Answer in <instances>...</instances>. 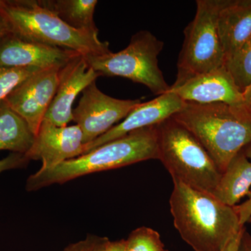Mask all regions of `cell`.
Returning a JSON list of instances; mask_svg holds the SVG:
<instances>
[{"instance_id": "6da1fadb", "label": "cell", "mask_w": 251, "mask_h": 251, "mask_svg": "<svg viewBox=\"0 0 251 251\" xmlns=\"http://www.w3.org/2000/svg\"><path fill=\"white\" fill-rule=\"evenodd\" d=\"M170 198L173 224L195 251H222L244 226L234 206L226 205L209 193L173 179Z\"/></svg>"}, {"instance_id": "7a4b0ae2", "label": "cell", "mask_w": 251, "mask_h": 251, "mask_svg": "<svg viewBox=\"0 0 251 251\" xmlns=\"http://www.w3.org/2000/svg\"><path fill=\"white\" fill-rule=\"evenodd\" d=\"M158 160L157 125L130 132L49 169L39 170L26 183L27 191L64 184L86 175L116 169L148 160Z\"/></svg>"}, {"instance_id": "3957f363", "label": "cell", "mask_w": 251, "mask_h": 251, "mask_svg": "<svg viewBox=\"0 0 251 251\" xmlns=\"http://www.w3.org/2000/svg\"><path fill=\"white\" fill-rule=\"evenodd\" d=\"M172 117L199 140L221 173L251 144V110L246 106L186 102Z\"/></svg>"}, {"instance_id": "277c9868", "label": "cell", "mask_w": 251, "mask_h": 251, "mask_svg": "<svg viewBox=\"0 0 251 251\" xmlns=\"http://www.w3.org/2000/svg\"><path fill=\"white\" fill-rule=\"evenodd\" d=\"M11 32L20 37L59 49L71 50L83 56L110 52L108 41L98 34L71 27L57 14L41 4L40 0L8 1L1 9Z\"/></svg>"}, {"instance_id": "5b68a950", "label": "cell", "mask_w": 251, "mask_h": 251, "mask_svg": "<svg viewBox=\"0 0 251 251\" xmlns=\"http://www.w3.org/2000/svg\"><path fill=\"white\" fill-rule=\"evenodd\" d=\"M157 129L158 160L172 179L214 195L222 173L199 140L173 117Z\"/></svg>"}, {"instance_id": "8992f818", "label": "cell", "mask_w": 251, "mask_h": 251, "mask_svg": "<svg viewBox=\"0 0 251 251\" xmlns=\"http://www.w3.org/2000/svg\"><path fill=\"white\" fill-rule=\"evenodd\" d=\"M163 41L152 33L141 30L132 36L129 44L120 52L84 56L89 67L99 75L122 77L146 86L155 95L171 90L158 67Z\"/></svg>"}, {"instance_id": "52a82bcc", "label": "cell", "mask_w": 251, "mask_h": 251, "mask_svg": "<svg viewBox=\"0 0 251 251\" xmlns=\"http://www.w3.org/2000/svg\"><path fill=\"white\" fill-rule=\"evenodd\" d=\"M224 0H198L193 21L184 30L174 86L225 64L217 21Z\"/></svg>"}, {"instance_id": "ba28073f", "label": "cell", "mask_w": 251, "mask_h": 251, "mask_svg": "<svg viewBox=\"0 0 251 251\" xmlns=\"http://www.w3.org/2000/svg\"><path fill=\"white\" fill-rule=\"evenodd\" d=\"M82 93L78 105L73 110V121L82 130L85 145L105 134L142 103L140 99L110 97L99 90L96 82Z\"/></svg>"}, {"instance_id": "9c48e42d", "label": "cell", "mask_w": 251, "mask_h": 251, "mask_svg": "<svg viewBox=\"0 0 251 251\" xmlns=\"http://www.w3.org/2000/svg\"><path fill=\"white\" fill-rule=\"evenodd\" d=\"M62 68L52 67L36 73L5 99L4 101L27 122L35 135L57 92Z\"/></svg>"}, {"instance_id": "30bf717a", "label": "cell", "mask_w": 251, "mask_h": 251, "mask_svg": "<svg viewBox=\"0 0 251 251\" xmlns=\"http://www.w3.org/2000/svg\"><path fill=\"white\" fill-rule=\"evenodd\" d=\"M84 148V135L78 126H57L44 120L25 155L29 161L40 160L41 169H49L83 154Z\"/></svg>"}, {"instance_id": "8fae6325", "label": "cell", "mask_w": 251, "mask_h": 251, "mask_svg": "<svg viewBox=\"0 0 251 251\" xmlns=\"http://www.w3.org/2000/svg\"><path fill=\"white\" fill-rule=\"evenodd\" d=\"M79 54L28 40L12 32L0 39V68L63 67Z\"/></svg>"}, {"instance_id": "7c38bea8", "label": "cell", "mask_w": 251, "mask_h": 251, "mask_svg": "<svg viewBox=\"0 0 251 251\" xmlns=\"http://www.w3.org/2000/svg\"><path fill=\"white\" fill-rule=\"evenodd\" d=\"M185 104L186 102L171 91L150 101L138 104L122 121L107 133L85 145L83 154L130 132L159 125L179 112Z\"/></svg>"}, {"instance_id": "4fadbf2b", "label": "cell", "mask_w": 251, "mask_h": 251, "mask_svg": "<svg viewBox=\"0 0 251 251\" xmlns=\"http://www.w3.org/2000/svg\"><path fill=\"white\" fill-rule=\"evenodd\" d=\"M170 91L185 102L224 103L234 106H245L243 93L225 64L191 77L179 85L171 86Z\"/></svg>"}, {"instance_id": "5bb4252c", "label": "cell", "mask_w": 251, "mask_h": 251, "mask_svg": "<svg viewBox=\"0 0 251 251\" xmlns=\"http://www.w3.org/2000/svg\"><path fill=\"white\" fill-rule=\"evenodd\" d=\"M100 75L89 67L83 55L76 56L62 68L57 92L44 120L57 126L73 121V104L80 92Z\"/></svg>"}, {"instance_id": "9a60e30c", "label": "cell", "mask_w": 251, "mask_h": 251, "mask_svg": "<svg viewBox=\"0 0 251 251\" xmlns=\"http://www.w3.org/2000/svg\"><path fill=\"white\" fill-rule=\"evenodd\" d=\"M217 27L226 62L251 38V0H224Z\"/></svg>"}, {"instance_id": "2e32d148", "label": "cell", "mask_w": 251, "mask_h": 251, "mask_svg": "<svg viewBox=\"0 0 251 251\" xmlns=\"http://www.w3.org/2000/svg\"><path fill=\"white\" fill-rule=\"evenodd\" d=\"M251 188V161L242 150L223 172L213 196L226 205L234 206L249 195Z\"/></svg>"}, {"instance_id": "e0dca14e", "label": "cell", "mask_w": 251, "mask_h": 251, "mask_svg": "<svg viewBox=\"0 0 251 251\" xmlns=\"http://www.w3.org/2000/svg\"><path fill=\"white\" fill-rule=\"evenodd\" d=\"M35 135L27 122L3 100L0 103V150L26 154Z\"/></svg>"}, {"instance_id": "ac0fdd59", "label": "cell", "mask_w": 251, "mask_h": 251, "mask_svg": "<svg viewBox=\"0 0 251 251\" xmlns=\"http://www.w3.org/2000/svg\"><path fill=\"white\" fill-rule=\"evenodd\" d=\"M40 2L71 27L99 34L94 18L97 0H40Z\"/></svg>"}, {"instance_id": "d6986e66", "label": "cell", "mask_w": 251, "mask_h": 251, "mask_svg": "<svg viewBox=\"0 0 251 251\" xmlns=\"http://www.w3.org/2000/svg\"><path fill=\"white\" fill-rule=\"evenodd\" d=\"M225 66L243 93L251 85V38L226 60Z\"/></svg>"}, {"instance_id": "ffe728a7", "label": "cell", "mask_w": 251, "mask_h": 251, "mask_svg": "<svg viewBox=\"0 0 251 251\" xmlns=\"http://www.w3.org/2000/svg\"><path fill=\"white\" fill-rule=\"evenodd\" d=\"M125 242V251H168L158 232L148 227L134 229Z\"/></svg>"}, {"instance_id": "44dd1931", "label": "cell", "mask_w": 251, "mask_h": 251, "mask_svg": "<svg viewBox=\"0 0 251 251\" xmlns=\"http://www.w3.org/2000/svg\"><path fill=\"white\" fill-rule=\"evenodd\" d=\"M42 70L36 67L0 68V103L20 84Z\"/></svg>"}, {"instance_id": "7402d4cb", "label": "cell", "mask_w": 251, "mask_h": 251, "mask_svg": "<svg viewBox=\"0 0 251 251\" xmlns=\"http://www.w3.org/2000/svg\"><path fill=\"white\" fill-rule=\"evenodd\" d=\"M109 241L107 237L89 234L83 240L70 244L62 251H103Z\"/></svg>"}, {"instance_id": "603a6c76", "label": "cell", "mask_w": 251, "mask_h": 251, "mask_svg": "<svg viewBox=\"0 0 251 251\" xmlns=\"http://www.w3.org/2000/svg\"><path fill=\"white\" fill-rule=\"evenodd\" d=\"M29 162L25 155L22 153H11L6 158L0 160V173L9 170L25 168Z\"/></svg>"}, {"instance_id": "cb8c5ba5", "label": "cell", "mask_w": 251, "mask_h": 251, "mask_svg": "<svg viewBox=\"0 0 251 251\" xmlns=\"http://www.w3.org/2000/svg\"><path fill=\"white\" fill-rule=\"evenodd\" d=\"M249 199L242 204L234 206V209L239 216L241 226H244L251 220V190L249 192Z\"/></svg>"}, {"instance_id": "d4e9b609", "label": "cell", "mask_w": 251, "mask_h": 251, "mask_svg": "<svg viewBox=\"0 0 251 251\" xmlns=\"http://www.w3.org/2000/svg\"><path fill=\"white\" fill-rule=\"evenodd\" d=\"M245 229V227H243L242 228L240 229V231L238 232L229 241V242L227 243V245L225 247L224 250L222 251H238V248H239L241 238H242L243 232H244Z\"/></svg>"}, {"instance_id": "484cf974", "label": "cell", "mask_w": 251, "mask_h": 251, "mask_svg": "<svg viewBox=\"0 0 251 251\" xmlns=\"http://www.w3.org/2000/svg\"><path fill=\"white\" fill-rule=\"evenodd\" d=\"M238 251H251V235L246 229L243 232Z\"/></svg>"}, {"instance_id": "4316f807", "label": "cell", "mask_w": 251, "mask_h": 251, "mask_svg": "<svg viewBox=\"0 0 251 251\" xmlns=\"http://www.w3.org/2000/svg\"><path fill=\"white\" fill-rule=\"evenodd\" d=\"M11 32V29L9 21L1 9L0 10V39Z\"/></svg>"}, {"instance_id": "83f0119b", "label": "cell", "mask_w": 251, "mask_h": 251, "mask_svg": "<svg viewBox=\"0 0 251 251\" xmlns=\"http://www.w3.org/2000/svg\"><path fill=\"white\" fill-rule=\"evenodd\" d=\"M125 239L110 242L109 241L103 251H125Z\"/></svg>"}, {"instance_id": "f1b7e54d", "label": "cell", "mask_w": 251, "mask_h": 251, "mask_svg": "<svg viewBox=\"0 0 251 251\" xmlns=\"http://www.w3.org/2000/svg\"><path fill=\"white\" fill-rule=\"evenodd\" d=\"M245 106L251 110V85L243 92Z\"/></svg>"}, {"instance_id": "f546056e", "label": "cell", "mask_w": 251, "mask_h": 251, "mask_svg": "<svg viewBox=\"0 0 251 251\" xmlns=\"http://www.w3.org/2000/svg\"><path fill=\"white\" fill-rule=\"evenodd\" d=\"M244 152L245 153L246 156L251 161V144L247 146V148L244 149Z\"/></svg>"}, {"instance_id": "4dcf8cb0", "label": "cell", "mask_w": 251, "mask_h": 251, "mask_svg": "<svg viewBox=\"0 0 251 251\" xmlns=\"http://www.w3.org/2000/svg\"><path fill=\"white\" fill-rule=\"evenodd\" d=\"M7 3L8 1H6V0H0V10L6 7Z\"/></svg>"}]
</instances>
